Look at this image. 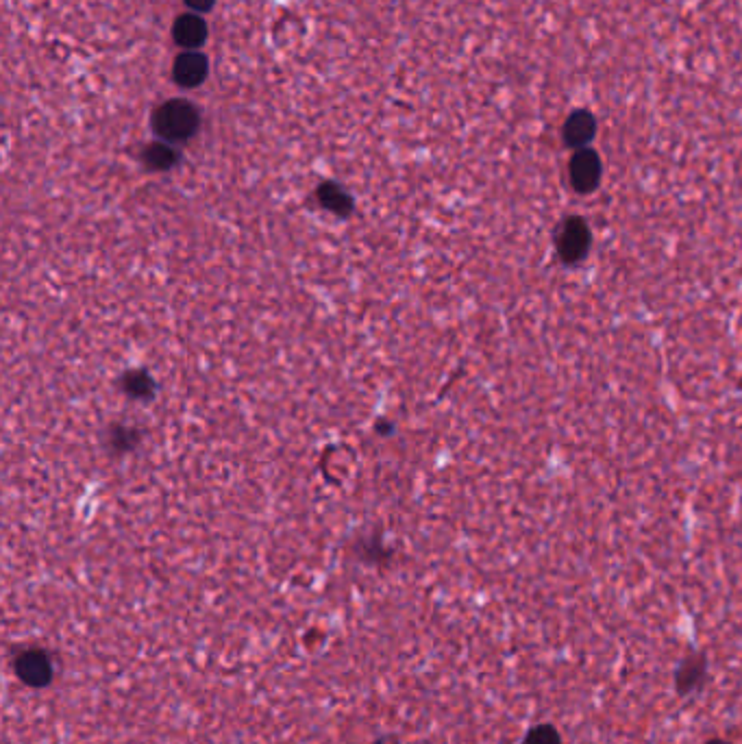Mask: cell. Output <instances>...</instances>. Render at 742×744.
I'll use <instances>...</instances> for the list:
<instances>
[{
    "instance_id": "1",
    "label": "cell",
    "mask_w": 742,
    "mask_h": 744,
    "mask_svg": "<svg viewBox=\"0 0 742 744\" xmlns=\"http://www.w3.org/2000/svg\"><path fill=\"white\" fill-rule=\"evenodd\" d=\"M155 129L168 142H185L199 129V111L185 101H168L157 109Z\"/></svg>"
},
{
    "instance_id": "2",
    "label": "cell",
    "mask_w": 742,
    "mask_h": 744,
    "mask_svg": "<svg viewBox=\"0 0 742 744\" xmlns=\"http://www.w3.org/2000/svg\"><path fill=\"white\" fill-rule=\"evenodd\" d=\"M590 248V231L588 225L581 218H568L558 235V251L560 257L568 264H577L584 259Z\"/></svg>"
},
{
    "instance_id": "3",
    "label": "cell",
    "mask_w": 742,
    "mask_h": 744,
    "mask_svg": "<svg viewBox=\"0 0 742 744\" xmlns=\"http://www.w3.org/2000/svg\"><path fill=\"white\" fill-rule=\"evenodd\" d=\"M601 179V159L590 148H579L571 159V183L577 192H592Z\"/></svg>"
},
{
    "instance_id": "4",
    "label": "cell",
    "mask_w": 742,
    "mask_h": 744,
    "mask_svg": "<svg viewBox=\"0 0 742 744\" xmlns=\"http://www.w3.org/2000/svg\"><path fill=\"white\" fill-rule=\"evenodd\" d=\"M18 677L29 686H46L53 677V666L42 651H27L16 662Z\"/></svg>"
},
{
    "instance_id": "5",
    "label": "cell",
    "mask_w": 742,
    "mask_h": 744,
    "mask_svg": "<svg viewBox=\"0 0 742 744\" xmlns=\"http://www.w3.org/2000/svg\"><path fill=\"white\" fill-rule=\"evenodd\" d=\"M597 133L595 116L588 111H575V114L564 124V142L573 148H586Z\"/></svg>"
},
{
    "instance_id": "6",
    "label": "cell",
    "mask_w": 742,
    "mask_h": 744,
    "mask_svg": "<svg viewBox=\"0 0 742 744\" xmlns=\"http://www.w3.org/2000/svg\"><path fill=\"white\" fill-rule=\"evenodd\" d=\"M207 68L209 66L205 55L188 51L179 55V59L175 61V79L183 88H196V85H201L205 81Z\"/></svg>"
},
{
    "instance_id": "7",
    "label": "cell",
    "mask_w": 742,
    "mask_h": 744,
    "mask_svg": "<svg viewBox=\"0 0 742 744\" xmlns=\"http://www.w3.org/2000/svg\"><path fill=\"white\" fill-rule=\"evenodd\" d=\"M172 37H175V42L181 48H188V51H194V48H199L205 42L207 24L199 16L185 14V16H181L175 22V29H172Z\"/></svg>"
},
{
    "instance_id": "8",
    "label": "cell",
    "mask_w": 742,
    "mask_h": 744,
    "mask_svg": "<svg viewBox=\"0 0 742 744\" xmlns=\"http://www.w3.org/2000/svg\"><path fill=\"white\" fill-rule=\"evenodd\" d=\"M706 671H708L706 657H703V655L686 657L682 666H679V671H677V690L682 694L695 690L697 686H701L703 677H706Z\"/></svg>"
},
{
    "instance_id": "9",
    "label": "cell",
    "mask_w": 742,
    "mask_h": 744,
    "mask_svg": "<svg viewBox=\"0 0 742 744\" xmlns=\"http://www.w3.org/2000/svg\"><path fill=\"white\" fill-rule=\"evenodd\" d=\"M144 159H146V164L151 166V168L166 170V168H170L172 164H175L177 153L172 151V148L166 146V144H153V146L148 148V151L144 153Z\"/></svg>"
},
{
    "instance_id": "10",
    "label": "cell",
    "mask_w": 742,
    "mask_h": 744,
    "mask_svg": "<svg viewBox=\"0 0 742 744\" xmlns=\"http://www.w3.org/2000/svg\"><path fill=\"white\" fill-rule=\"evenodd\" d=\"M320 201H323L329 209H333V212H340V214H344L346 209H349V196H346L340 188H336V185H325V188L320 190Z\"/></svg>"
},
{
    "instance_id": "11",
    "label": "cell",
    "mask_w": 742,
    "mask_h": 744,
    "mask_svg": "<svg viewBox=\"0 0 742 744\" xmlns=\"http://www.w3.org/2000/svg\"><path fill=\"white\" fill-rule=\"evenodd\" d=\"M523 744H562V738L553 725H538L529 731Z\"/></svg>"
},
{
    "instance_id": "12",
    "label": "cell",
    "mask_w": 742,
    "mask_h": 744,
    "mask_svg": "<svg viewBox=\"0 0 742 744\" xmlns=\"http://www.w3.org/2000/svg\"><path fill=\"white\" fill-rule=\"evenodd\" d=\"M146 390H151V381H148L144 372H140V375H135V386H129V392H133L135 396H142Z\"/></svg>"
},
{
    "instance_id": "13",
    "label": "cell",
    "mask_w": 742,
    "mask_h": 744,
    "mask_svg": "<svg viewBox=\"0 0 742 744\" xmlns=\"http://www.w3.org/2000/svg\"><path fill=\"white\" fill-rule=\"evenodd\" d=\"M185 3H188L196 11H207V9H212L214 0H185Z\"/></svg>"
},
{
    "instance_id": "14",
    "label": "cell",
    "mask_w": 742,
    "mask_h": 744,
    "mask_svg": "<svg viewBox=\"0 0 742 744\" xmlns=\"http://www.w3.org/2000/svg\"><path fill=\"white\" fill-rule=\"evenodd\" d=\"M708 744H729V742H725V740H710Z\"/></svg>"
},
{
    "instance_id": "15",
    "label": "cell",
    "mask_w": 742,
    "mask_h": 744,
    "mask_svg": "<svg viewBox=\"0 0 742 744\" xmlns=\"http://www.w3.org/2000/svg\"><path fill=\"white\" fill-rule=\"evenodd\" d=\"M377 744H392V742H377Z\"/></svg>"
}]
</instances>
